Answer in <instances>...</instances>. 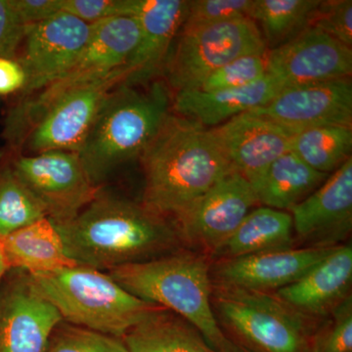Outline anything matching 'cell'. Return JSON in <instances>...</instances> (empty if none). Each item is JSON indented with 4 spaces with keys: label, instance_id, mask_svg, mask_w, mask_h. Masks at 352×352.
<instances>
[{
    "label": "cell",
    "instance_id": "cell-13",
    "mask_svg": "<svg viewBox=\"0 0 352 352\" xmlns=\"http://www.w3.org/2000/svg\"><path fill=\"white\" fill-rule=\"evenodd\" d=\"M267 75L282 88L351 78L352 50L309 25L293 39L266 52Z\"/></svg>",
    "mask_w": 352,
    "mask_h": 352
},
{
    "label": "cell",
    "instance_id": "cell-5",
    "mask_svg": "<svg viewBox=\"0 0 352 352\" xmlns=\"http://www.w3.org/2000/svg\"><path fill=\"white\" fill-rule=\"evenodd\" d=\"M140 27L135 17H118L91 25L85 48L66 72L36 94L18 96L4 120L6 149L17 153L28 131L67 94L126 69L138 47Z\"/></svg>",
    "mask_w": 352,
    "mask_h": 352
},
{
    "label": "cell",
    "instance_id": "cell-39",
    "mask_svg": "<svg viewBox=\"0 0 352 352\" xmlns=\"http://www.w3.org/2000/svg\"><path fill=\"white\" fill-rule=\"evenodd\" d=\"M1 280H2V277H0V282H1Z\"/></svg>",
    "mask_w": 352,
    "mask_h": 352
},
{
    "label": "cell",
    "instance_id": "cell-8",
    "mask_svg": "<svg viewBox=\"0 0 352 352\" xmlns=\"http://www.w3.org/2000/svg\"><path fill=\"white\" fill-rule=\"evenodd\" d=\"M266 52L261 29L250 18L182 28L164 69V82L173 94L198 89L210 74L229 62Z\"/></svg>",
    "mask_w": 352,
    "mask_h": 352
},
{
    "label": "cell",
    "instance_id": "cell-35",
    "mask_svg": "<svg viewBox=\"0 0 352 352\" xmlns=\"http://www.w3.org/2000/svg\"><path fill=\"white\" fill-rule=\"evenodd\" d=\"M27 27L11 0H0V58L15 60Z\"/></svg>",
    "mask_w": 352,
    "mask_h": 352
},
{
    "label": "cell",
    "instance_id": "cell-15",
    "mask_svg": "<svg viewBox=\"0 0 352 352\" xmlns=\"http://www.w3.org/2000/svg\"><path fill=\"white\" fill-rule=\"evenodd\" d=\"M250 113L292 133L316 126H352L351 78L283 88L266 105Z\"/></svg>",
    "mask_w": 352,
    "mask_h": 352
},
{
    "label": "cell",
    "instance_id": "cell-3",
    "mask_svg": "<svg viewBox=\"0 0 352 352\" xmlns=\"http://www.w3.org/2000/svg\"><path fill=\"white\" fill-rule=\"evenodd\" d=\"M171 106L173 94L164 80L113 88L78 153L94 184L102 186L118 168L140 157Z\"/></svg>",
    "mask_w": 352,
    "mask_h": 352
},
{
    "label": "cell",
    "instance_id": "cell-37",
    "mask_svg": "<svg viewBox=\"0 0 352 352\" xmlns=\"http://www.w3.org/2000/svg\"><path fill=\"white\" fill-rule=\"evenodd\" d=\"M25 80L24 71L16 60L0 58V95L20 92Z\"/></svg>",
    "mask_w": 352,
    "mask_h": 352
},
{
    "label": "cell",
    "instance_id": "cell-12",
    "mask_svg": "<svg viewBox=\"0 0 352 352\" xmlns=\"http://www.w3.org/2000/svg\"><path fill=\"white\" fill-rule=\"evenodd\" d=\"M91 25L61 12L28 25L15 60L25 74L20 97L36 94L63 75L82 52Z\"/></svg>",
    "mask_w": 352,
    "mask_h": 352
},
{
    "label": "cell",
    "instance_id": "cell-10",
    "mask_svg": "<svg viewBox=\"0 0 352 352\" xmlns=\"http://www.w3.org/2000/svg\"><path fill=\"white\" fill-rule=\"evenodd\" d=\"M126 76V69H122L58 100L32 124L16 154L82 151L109 95L124 82Z\"/></svg>",
    "mask_w": 352,
    "mask_h": 352
},
{
    "label": "cell",
    "instance_id": "cell-18",
    "mask_svg": "<svg viewBox=\"0 0 352 352\" xmlns=\"http://www.w3.org/2000/svg\"><path fill=\"white\" fill-rule=\"evenodd\" d=\"M210 131L234 170L251 183L254 189L271 164L291 151L294 134L250 112L210 127Z\"/></svg>",
    "mask_w": 352,
    "mask_h": 352
},
{
    "label": "cell",
    "instance_id": "cell-22",
    "mask_svg": "<svg viewBox=\"0 0 352 352\" xmlns=\"http://www.w3.org/2000/svg\"><path fill=\"white\" fill-rule=\"evenodd\" d=\"M75 265L56 226L46 217L0 235V277L10 271L39 274Z\"/></svg>",
    "mask_w": 352,
    "mask_h": 352
},
{
    "label": "cell",
    "instance_id": "cell-23",
    "mask_svg": "<svg viewBox=\"0 0 352 352\" xmlns=\"http://www.w3.org/2000/svg\"><path fill=\"white\" fill-rule=\"evenodd\" d=\"M289 212L267 207L252 210L210 259H230L295 247Z\"/></svg>",
    "mask_w": 352,
    "mask_h": 352
},
{
    "label": "cell",
    "instance_id": "cell-26",
    "mask_svg": "<svg viewBox=\"0 0 352 352\" xmlns=\"http://www.w3.org/2000/svg\"><path fill=\"white\" fill-rule=\"evenodd\" d=\"M320 0H252L250 19L261 25L267 50L288 43L309 27Z\"/></svg>",
    "mask_w": 352,
    "mask_h": 352
},
{
    "label": "cell",
    "instance_id": "cell-19",
    "mask_svg": "<svg viewBox=\"0 0 352 352\" xmlns=\"http://www.w3.org/2000/svg\"><path fill=\"white\" fill-rule=\"evenodd\" d=\"M187 9L185 0H135L132 17L138 20L140 38L126 65L124 85H147L164 76Z\"/></svg>",
    "mask_w": 352,
    "mask_h": 352
},
{
    "label": "cell",
    "instance_id": "cell-36",
    "mask_svg": "<svg viewBox=\"0 0 352 352\" xmlns=\"http://www.w3.org/2000/svg\"><path fill=\"white\" fill-rule=\"evenodd\" d=\"M23 24H38L63 12V0H11Z\"/></svg>",
    "mask_w": 352,
    "mask_h": 352
},
{
    "label": "cell",
    "instance_id": "cell-30",
    "mask_svg": "<svg viewBox=\"0 0 352 352\" xmlns=\"http://www.w3.org/2000/svg\"><path fill=\"white\" fill-rule=\"evenodd\" d=\"M310 352H352V295L319 322Z\"/></svg>",
    "mask_w": 352,
    "mask_h": 352
},
{
    "label": "cell",
    "instance_id": "cell-29",
    "mask_svg": "<svg viewBox=\"0 0 352 352\" xmlns=\"http://www.w3.org/2000/svg\"><path fill=\"white\" fill-rule=\"evenodd\" d=\"M45 352H129L122 338L62 321L53 331Z\"/></svg>",
    "mask_w": 352,
    "mask_h": 352
},
{
    "label": "cell",
    "instance_id": "cell-28",
    "mask_svg": "<svg viewBox=\"0 0 352 352\" xmlns=\"http://www.w3.org/2000/svg\"><path fill=\"white\" fill-rule=\"evenodd\" d=\"M43 207L14 170L6 149L0 152V235L44 219Z\"/></svg>",
    "mask_w": 352,
    "mask_h": 352
},
{
    "label": "cell",
    "instance_id": "cell-17",
    "mask_svg": "<svg viewBox=\"0 0 352 352\" xmlns=\"http://www.w3.org/2000/svg\"><path fill=\"white\" fill-rule=\"evenodd\" d=\"M294 232L311 248H333L352 230V159L291 210Z\"/></svg>",
    "mask_w": 352,
    "mask_h": 352
},
{
    "label": "cell",
    "instance_id": "cell-34",
    "mask_svg": "<svg viewBox=\"0 0 352 352\" xmlns=\"http://www.w3.org/2000/svg\"><path fill=\"white\" fill-rule=\"evenodd\" d=\"M135 0H63V12L87 24L118 17H132Z\"/></svg>",
    "mask_w": 352,
    "mask_h": 352
},
{
    "label": "cell",
    "instance_id": "cell-25",
    "mask_svg": "<svg viewBox=\"0 0 352 352\" xmlns=\"http://www.w3.org/2000/svg\"><path fill=\"white\" fill-rule=\"evenodd\" d=\"M328 176L289 151L271 164L254 191L263 207L292 210L321 186Z\"/></svg>",
    "mask_w": 352,
    "mask_h": 352
},
{
    "label": "cell",
    "instance_id": "cell-27",
    "mask_svg": "<svg viewBox=\"0 0 352 352\" xmlns=\"http://www.w3.org/2000/svg\"><path fill=\"white\" fill-rule=\"evenodd\" d=\"M352 150V126H323L293 134L291 151L307 166L330 175L349 157Z\"/></svg>",
    "mask_w": 352,
    "mask_h": 352
},
{
    "label": "cell",
    "instance_id": "cell-4",
    "mask_svg": "<svg viewBox=\"0 0 352 352\" xmlns=\"http://www.w3.org/2000/svg\"><path fill=\"white\" fill-rule=\"evenodd\" d=\"M210 265L205 254L182 248L107 273L131 295L188 321L208 346L221 352L228 337L220 327L212 307Z\"/></svg>",
    "mask_w": 352,
    "mask_h": 352
},
{
    "label": "cell",
    "instance_id": "cell-1",
    "mask_svg": "<svg viewBox=\"0 0 352 352\" xmlns=\"http://www.w3.org/2000/svg\"><path fill=\"white\" fill-rule=\"evenodd\" d=\"M55 226L72 261L107 272L184 248L170 219L103 187L75 219Z\"/></svg>",
    "mask_w": 352,
    "mask_h": 352
},
{
    "label": "cell",
    "instance_id": "cell-20",
    "mask_svg": "<svg viewBox=\"0 0 352 352\" xmlns=\"http://www.w3.org/2000/svg\"><path fill=\"white\" fill-rule=\"evenodd\" d=\"M352 247H336L295 283L275 292L278 298L312 320L320 322L351 296Z\"/></svg>",
    "mask_w": 352,
    "mask_h": 352
},
{
    "label": "cell",
    "instance_id": "cell-38",
    "mask_svg": "<svg viewBox=\"0 0 352 352\" xmlns=\"http://www.w3.org/2000/svg\"><path fill=\"white\" fill-rule=\"evenodd\" d=\"M221 352H256L252 351L247 347L241 346L238 342H234L230 338H228L226 344H224L223 349Z\"/></svg>",
    "mask_w": 352,
    "mask_h": 352
},
{
    "label": "cell",
    "instance_id": "cell-33",
    "mask_svg": "<svg viewBox=\"0 0 352 352\" xmlns=\"http://www.w3.org/2000/svg\"><path fill=\"white\" fill-rule=\"evenodd\" d=\"M310 25L321 30L351 48V0H320L312 16Z\"/></svg>",
    "mask_w": 352,
    "mask_h": 352
},
{
    "label": "cell",
    "instance_id": "cell-32",
    "mask_svg": "<svg viewBox=\"0 0 352 352\" xmlns=\"http://www.w3.org/2000/svg\"><path fill=\"white\" fill-rule=\"evenodd\" d=\"M252 0H194L188 1L182 28L201 27L250 18Z\"/></svg>",
    "mask_w": 352,
    "mask_h": 352
},
{
    "label": "cell",
    "instance_id": "cell-16",
    "mask_svg": "<svg viewBox=\"0 0 352 352\" xmlns=\"http://www.w3.org/2000/svg\"><path fill=\"white\" fill-rule=\"evenodd\" d=\"M335 248L294 247L219 259L210 265V278L214 286L273 294L295 283Z\"/></svg>",
    "mask_w": 352,
    "mask_h": 352
},
{
    "label": "cell",
    "instance_id": "cell-14",
    "mask_svg": "<svg viewBox=\"0 0 352 352\" xmlns=\"http://www.w3.org/2000/svg\"><path fill=\"white\" fill-rule=\"evenodd\" d=\"M62 321L56 307L34 289L28 273L4 275L0 282V352H45Z\"/></svg>",
    "mask_w": 352,
    "mask_h": 352
},
{
    "label": "cell",
    "instance_id": "cell-21",
    "mask_svg": "<svg viewBox=\"0 0 352 352\" xmlns=\"http://www.w3.org/2000/svg\"><path fill=\"white\" fill-rule=\"evenodd\" d=\"M283 89L267 75L245 87L228 89H195L173 94L171 110L176 115L207 127L220 126L236 116L263 107Z\"/></svg>",
    "mask_w": 352,
    "mask_h": 352
},
{
    "label": "cell",
    "instance_id": "cell-6",
    "mask_svg": "<svg viewBox=\"0 0 352 352\" xmlns=\"http://www.w3.org/2000/svg\"><path fill=\"white\" fill-rule=\"evenodd\" d=\"M34 289L56 307L63 321L124 338L146 315L160 307L122 288L107 272L75 265L29 274Z\"/></svg>",
    "mask_w": 352,
    "mask_h": 352
},
{
    "label": "cell",
    "instance_id": "cell-31",
    "mask_svg": "<svg viewBox=\"0 0 352 352\" xmlns=\"http://www.w3.org/2000/svg\"><path fill=\"white\" fill-rule=\"evenodd\" d=\"M267 76L265 54L237 58L217 69L204 80L198 89L205 91L245 87Z\"/></svg>",
    "mask_w": 352,
    "mask_h": 352
},
{
    "label": "cell",
    "instance_id": "cell-2",
    "mask_svg": "<svg viewBox=\"0 0 352 352\" xmlns=\"http://www.w3.org/2000/svg\"><path fill=\"white\" fill-rule=\"evenodd\" d=\"M139 159L144 175L141 201L173 223L236 171L210 129L173 112Z\"/></svg>",
    "mask_w": 352,
    "mask_h": 352
},
{
    "label": "cell",
    "instance_id": "cell-11",
    "mask_svg": "<svg viewBox=\"0 0 352 352\" xmlns=\"http://www.w3.org/2000/svg\"><path fill=\"white\" fill-rule=\"evenodd\" d=\"M256 205L258 197L251 183L233 171L215 183L173 224L184 248L210 259Z\"/></svg>",
    "mask_w": 352,
    "mask_h": 352
},
{
    "label": "cell",
    "instance_id": "cell-24",
    "mask_svg": "<svg viewBox=\"0 0 352 352\" xmlns=\"http://www.w3.org/2000/svg\"><path fill=\"white\" fill-rule=\"evenodd\" d=\"M129 352H217L192 324L157 307L124 336Z\"/></svg>",
    "mask_w": 352,
    "mask_h": 352
},
{
    "label": "cell",
    "instance_id": "cell-9",
    "mask_svg": "<svg viewBox=\"0 0 352 352\" xmlns=\"http://www.w3.org/2000/svg\"><path fill=\"white\" fill-rule=\"evenodd\" d=\"M7 152L14 170L54 226L75 219L102 188L88 175L78 153L19 155Z\"/></svg>",
    "mask_w": 352,
    "mask_h": 352
},
{
    "label": "cell",
    "instance_id": "cell-7",
    "mask_svg": "<svg viewBox=\"0 0 352 352\" xmlns=\"http://www.w3.org/2000/svg\"><path fill=\"white\" fill-rule=\"evenodd\" d=\"M212 302L220 327L241 346L256 352H310L319 322L298 314L274 294L212 285Z\"/></svg>",
    "mask_w": 352,
    "mask_h": 352
}]
</instances>
